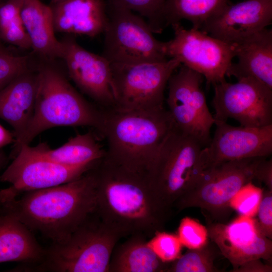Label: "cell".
I'll return each instance as SVG.
<instances>
[{
    "mask_svg": "<svg viewBox=\"0 0 272 272\" xmlns=\"http://www.w3.org/2000/svg\"><path fill=\"white\" fill-rule=\"evenodd\" d=\"M2 1V0H0V1Z\"/></svg>",
    "mask_w": 272,
    "mask_h": 272,
    "instance_id": "cell-40",
    "label": "cell"
},
{
    "mask_svg": "<svg viewBox=\"0 0 272 272\" xmlns=\"http://www.w3.org/2000/svg\"><path fill=\"white\" fill-rule=\"evenodd\" d=\"M229 4L228 0H166L165 26L186 20L191 23L192 28L200 29L205 22Z\"/></svg>",
    "mask_w": 272,
    "mask_h": 272,
    "instance_id": "cell-25",
    "label": "cell"
},
{
    "mask_svg": "<svg viewBox=\"0 0 272 272\" xmlns=\"http://www.w3.org/2000/svg\"><path fill=\"white\" fill-rule=\"evenodd\" d=\"M169 264L151 248L147 237L133 235L115 246L108 272H166Z\"/></svg>",
    "mask_w": 272,
    "mask_h": 272,
    "instance_id": "cell-24",
    "label": "cell"
},
{
    "mask_svg": "<svg viewBox=\"0 0 272 272\" xmlns=\"http://www.w3.org/2000/svg\"><path fill=\"white\" fill-rule=\"evenodd\" d=\"M9 52L10 51L5 47V46L2 44V41L0 40V53Z\"/></svg>",
    "mask_w": 272,
    "mask_h": 272,
    "instance_id": "cell-38",
    "label": "cell"
},
{
    "mask_svg": "<svg viewBox=\"0 0 272 272\" xmlns=\"http://www.w3.org/2000/svg\"><path fill=\"white\" fill-rule=\"evenodd\" d=\"M171 26L173 38L164 44L167 57L200 74L209 86L225 81L235 57L234 44L215 38L200 29H185L180 23Z\"/></svg>",
    "mask_w": 272,
    "mask_h": 272,
    "instance_id": "cell-10",
    "label": "cell"
},
{
    "mask_svg": "<svg viewBox=\"0 0 272 272\" xmlns=\"http://www.w3.org/2000/svg\"><path fill=\"white\" fill-rule=\"evenodd\" d=\"M50 7L55 32L93 37L103 33L108 23L105 0H63Z\"/></svg>",
    "mask_w": 272,
    "mask_h": 272,
    "instance_id": "cell-18",
    "label": "cell"
},
{
    "mask_svg": "<svg viewBox=\"0 0 272 272\" xmlns=\"http://www.w3.org/2000/svg\"><path fill=\"white\" fill-rule=\"evenodd\" d=\"M207 228L209 239L233 269L256 259L271 263V240L261 234L254 217L239 215L228 224L209 222Z\"/></svg>",
    "mask_w": 272,
    "mask_h": 272,
    "instance_id": "cell-16",
    "label": "cell"
},
{
    "mask_svg": "<svg viewBox=\"0 0 272 272\" xmlns=\"http://www.w3.org/2000/svg\"><path fill=\"white\" fill-rule=\"evenodd\" d=\"M22 0L0 1V40L20 48H31L21 15Z\"/></svg>",
    "mask_w": 272,
    "mask_h": 272,
    "instance_id": "cell-26",
    "label": "cell"
},
{
    "mask_svg": "<svg viewBox=\"0 0 272 272\" xmlns=\"http://www.w3.org/2000/svg\"><path fill=\"white\" fill-rule=\"evenodd\" d=\"M213 86L215 121L232 118L241 126L251 127L272 124V89L251 78L234 83L225 80Z\"/></svg>",
    "mask_w": 272,
    "mask_h": 272,
    "instance_id": "cell-12",
    "label": "cell"
},
{
    "mask_svg": "<svg viewBox=\"0 0 272 272\" xmlns=\"http://www.w3.org/2000/svg\"><path fill=\"white\" fill-rule=\"evenodd\" d=\"M222 255L217 246L211 240L203 246L189 249L170 262L166 272H219L215 261Z\"/></svg>",
    "mask_w": 272,
    "mask_h": 272,
    "instance_id": "cell-27",
    "label": "cell"
},
{
    "mask_svg": "<svg viewBox=\"0 0 272 272\" xmlns=\"http://www.w3.org/2000/svg\"><path fill=\"white\" fill-rule=\"evenodd\" d=\"M204 146L175 124L157 154L150 178L165 206L171 211L202 171L200 155Z\"/></svg>",
    "mask_w": 272,
    "mask_h": 272,
    "instance_id": "cell-6",
    "label": "cell"
},
{
    "mask_svg": "<svg viewBox=\"0 0 272 272\" xmlns=\"http://www.w3.org/2000/svg\"><path fill=\"white\" fill-rule=\"evenodd\" d=\"M21 149L30 154L69 166L98 161L105 155V149L93 131L77 134L56 149H51L46 143H39L35 147L25 145Z\"/></svg>",
    "mask_w": 272,
    "mask_h": 272,
    "instance_id": "cell-23",
    "label": "cell"
},
{
    "mask_svg": "<svg viewBox=\"0 0 272 272\" xmlns=\"http://www.w3.org/2000/svg\"><path fill=\"white\" fill-rule=\"evenodd\" d=\"M37 70L28 69L0 91V118L14 129L15 141L27 126L34 110Z\"/></svg>",
    "mask_w": 272,
    "mask_h": 272,
    "instance_id": "cell-20",
    "label": "cell"
},
{
    "mask_svg": "<svg viewBox=\"0 0 272 272\" xmlns=\"http://www.w3.org/2000/svg\"><path fill=\"white\" fill-rule=\"evenodd\" d=\"M272 0H245L227 5L200 30L229 43L238 42L271 24Z\"/></svg>",
    "mask_w": 272,
    "mask_h": 272,
    "instance_id": "cell-17",
    "label": "cell"
},
{
    "mask_svg": "<svg viewBox=\"0 0 272 272\" xmlns=\"http://www.w3.org/2000/svg\"><path fill=\"white\" fill-rule=\"evenodd\" d=\"M257 219H255L258 230L264 237L272 239V190L267 189L263 192L258 206Z\"/></svg>",
    "mask_w": 272,
    "mask_h": 272,
    "instance_id": "cell-33",
    "label": "cell"
},
{
    "mask_svg": "<svg viewBox=\"0 0 272 272\" xmlns=\"http://www.w3.org/2000/svg\"><path fill=\"white\" fill-rule=\"evenodd\" d=\"M148 244L164 262H171L181 255L183 245L177 234L158 231L148 241Z\"/></svg>",
    "mask_w": 272,
    "mask_h": 272,
    "instance_id": "cell-29",
    "label": "cell"
},
{
    "mask_svg": "<svg viewBox=\"0 0 272 272\" xmlns=\"http://www.w3.org/2000/svg\"><path fill=\"white\" fill-rule=\"evenodd\" d=\"M21 15L31 48L49 59L61 58L62 44L55 36L50 6L40 0H22Z\"/></svg>",
    "mask_w": 272,
    "mask_h": 272,
    "instance_id": "cell-21",
    "label": "cell"
},
{
    "mask_svg": "<svg viewBox=\"0 0 272 272\" xmlns=\"http://www.w3.org/2000/svg\"><path fill=\"white\" fill-rule=\"evenodd\" d=\"M45 251L33 231L19 220L10 215H0V263L36 264L42 259Z\"/></svg>",
    "mask_w": 272,
    "mask_h": 272,
    "instance_id": "cell-22",
    "label": "cell"
},
{
    "mask_svg": "<svg viewBox=\"0 0 272 272\" xmlns=\"http://www.w3.org/2000/svg\"><path fill=\"white\" fill-rule=\"evenodd\" d=\"M0 175V181L11 185L0 190V204L17 198L24 192L44 189L75 180L101 160L69 166L30 154L21 149Z\"/></svg>",
    "mask_w": 272,
    "mask_h": 272,
    "instance_id": "cell-13",
    "label": "cell"
},
{
    "mask_svg": "<svg viewBox=\"0 0 272 272\" xmlns=\"http://www.w3.org/2000/svg\"><path fill=\"white\" fill-rule=\"evenodd\" d=\"M107 2L127 9L145 19L154 33L166 27L164 10L166 0H107Z\"/></svg>",
    "mask_w": 272,
    "mask_h": 272,
    "instance_id": "cell-28",
    "label": "cell"
},
{
    "mask_svg": "<svg viewBox=\"0 0 272 272\" xmlns=\"http://www.w3.org/2000/svg\"><path fill=\"white\" fill-rule=\"evenodd\" d=\"M231 272H271V265L264 263L260 259L246 261L238 267L233 268Z\"/></svg>",
    "mask_w": 272,
    "mask_h": 272,
    "instance_id": "cell-35",
    "label": "cell"
},
{
    "mask_svg": "<svg viewBox=\"0 0 272 272\" xmlns=\"http://www.w3.org/2000/svg\"><path fill=\"white\" fill-rule=\"evenodd\" d=\"M174 123L164 107L150 110H106L100 135L105 139L104 158L148 176L163 141Z\"/></svg>",
    "mask_w": 272,
    "mask_h": 272,
    "instance_id": "cell-3",
    "label": "cell"
},
{
    "mask_svg": "<svg viewBox=\"0 0 272 272\" xmlns=\"http://www.w3.org/2000/svg\"><path fill=\"white\" fill-rule=\"evenodd\" d=\"M180 62L166 60L137 63H111L114 109L150 110L164 107L168 80Z\"/></svg>",
    "mask_w": 272,
    "mask_h": 272,
    "instance_id": "cell-9",
    "label": "cell"
},
{
    "mask_svg": "<svg viewBox=\"0 0 272 272\" xmlns=\"http://www.w3.org/2000/svg\"><path fill=\"white\" fill-rule=\"evenodd\" d=\"M203 78L181 64L168 80L166 101L175 125L197 139L205 147L211 140L215 119L201 88Z\"/></svg>",
    "mask_w": 272,
    "mask_h": 272,
    "instance_id": "cell-11",
    "label": "cell"
},
{
    "mask_svg": "<svg viewBox=\"0 0 272 272\" xmlns=\"http://www.w3.org/2000/svg\"><path fill=\"white\" fill-rule=\"evenodd\" d=\"M177 235L182 245L189 249L199 248L209 240L207 227L188 217L180 221Z\"/></svg>",
    "mask_w": 272,
    "mask_h": 272,
    "instance_id": "cell-31",
    "label": "cell"
},
{
    "mask_svg": "<svg viewBox=\"0 0 272 272\" xmlns=\"http://www.w3.org/2000/svg\"><path fill=\"white\" fill-rule=\"evenodd\" d=\"M108 20L102 55L111 63H137L167 59L165 42L157 40L143 17L107 2Z\"/></svg>",
    "mask_w": 272,
    "mask_h": 272,
    "instance_id": "cell-8",
    "label": "cell"
},
{
    "mask_svg": "<svg viewBox=\"0 0 272 272\" xmlns=\"http://www.w3.org/2000/svg\"><path fill=\"white\" fill-rule=\"evenodd\" d=\"M29 69L27 56L16 55L11 52L0 53V91Z\"/></svg>",
    "mask_w": 272,
    "mask_h": 272,
    "instance_id": "cell-32",
    "label": "cell"
},
{
    "mask_svg": "<svg viewBox=\"0 0 272 272\" xmlns=\"http://www.w3.org/2000/svg\"><path fill=\"white\" fill-rule=\"evenodd\" d=\"M254 179L262 183L272 190V160L263 158L257 164L254 173Z\"/></svg>",
    "mask_w": 272,
    "mask_h": 272,
    "instance_id": "cell-34",
    "label": "cell"
},
{
    "mask_svg": "<svg viewBox=\"0 0 272 272\" xmlns=\"http://www.w3.org/2000/svg\"><path fill=\"white\" fill-rule=\"evenodd\" d=\"M215 124L214 137L200 153L202 170L226 162L271 155L272 124L235 126L222 121H215Z\"/></svg>",
    "mask_w": 272,
    "mask_h": 272,
    "instance_id": "cell-14",
    "label": "cell"
},
{
    "mask_svg": "<svg viewBox=\"0 0 272 272\" xmlns=\"http://www.w3.org/2000/svg\"><path fill=\"white\" fill-rule=\"evenodd\" d=\"M121 236L95 212L63 243L45 248L38 263L21 264L15 271L108 272L113 250Z\"/></svg>",
    "mask_w": 272,
    "mask_h": 272,
    "instance_id": "cell-5",
    "label": "cell"
},
{
    "mask_svg": "<svg viewBox=\"0 0 272 272\" xmlns=\"http://www.w3.org/2000/svg\"><path fill=\"white\" fill-rule=\"evenodd\" d=\"M9 158V157L6 155V153L0 150V171L7 164Z\"/></svg>",
    "mask_w": 272,
    "mask_h": 272,
    "instance_id": "cell-37",
    "label": "cell"
},
{
    "mask_svg": "<svg viewBox=\"0 0 272 272\" xmlns=\"http://www.w3.org/2000/svg\"><path fill=\"white\" fill-rule=\"evenodd\" d=\"M234 44L235 57L226 76L255 79L272 89V30L265 28Z\"/></svg>",
    "mask_w": 272,
    "mask_h": 272,
    "instance_id": "cell-19",
    "label": "cell"
},
{
    "mask_svg": "<svg viewBox=\"0 0 272 272\" xmlns=\"http://www.w3.org/2000/svg\"><path fill=\"white\" fill-rule=\"evenodd\" d=\"M63 1V0H51V4L50 5L54 4L55 3H57L59 2L60 1Z\"/></svg>",
    "mask_w": 272,
    "mask_h": 272,
    "instance_id": "cell-39",
    "label": "cell"
},
{
    "mask_svg": "<svg viewBox=\"0 0 272 272\" xmlns=\"http://www.w3.org/2000/svg\"><path fill=\"white\" fill-rule=\"evenodd\" d=\"M263 190L250 182L244 185L231 200L230 206L239 215L254 217L256 215Z\"/></svg>",
    "mask_w": 272,
    "mask_h": 272,
    "instance_id": "cell-30",
    "label": "cell"
},
{
    "mask_svg": "<svg viewBox=\"0 0 272 272\" xmlns=\"http://www.w3.org/2000/svg\"><path fill=\"white\" fill-rule=\"evenodd\" d=\"M15 142L13 132L5 128L0 124V150L4 147Z\"/></svg>",
    "mask_w": 272,
    "mask_h": 272,
    "instance_id": "cell-36",
    "label": "cell"
},
{
    "mask_svg": "<svg viewBox=\"0 0 272 272\" xmlns=\"http://www.w3.org/2000/svg\"><path fill=\"white\" fill-rule=\"evenodd\" d=\"M94 167L72 181L25 192L20 197L0 204V215L14 216L52 243H63L96 212Z\"/></svg>",
    "mask_w": 272,
    "mask_h": 272,
    "instance_id": "cell-2",
    "label": "cell"
},
{
    "mask_svg": "<svg viewBox=\"0 0 272 272\" xmlns=\"http://www.w3.org/2000/svg\"><path fill=\"white\" fill-rule=\"evenodd\" d=\"M263 158L267 157L226 162L202 170L191 187L175 203L174 210L199 208L213 218L222 220L230 214L233 196L254 179L256 166Z\"/></svg>",
    "mask_w": 272,
    "mask_h": 272,
    "instance_id": "cell-7",
    "label": "cell"
},
{
    "mask_svg": "<svg viewBox=\"0 0 272 272\" xmlns=\"http://www.w3.org/2000/svg\"><path fill=\"white\" fill-rule=\"evenodd\" d=\"M96 213L121 237L147 238L164 231L173 212L163 203L150 177L114 164L104 157L94 167Z\"/></svg>",
    "mask_w": 272,
    "mask_h": 272,
    "instance_id": "cell-1",
    "label": "cell"
},
{
    "mask_svg": "<svg viewBox=\"0 0 272 272\" xmlns=\"http://www.w3.org/2000/svg\"><path fill=\"white\" fill-rule=\"evenodd\" d=\"M61 56L70 79L79 89L104 110L115 108L111 63L69 37L61 41Z\"/></svg>",
    "mask_w": 272,
    "mask_h": 272,
    "instance_id": "cell-15",
    "label": "cell"
},
{
    "mask_svg": "<svg viewBox=\"0 0 272 272\" xmlns=\"http://www.w3.org/2000/svg\"><path fill=\"white\" fill-rule=\"evenodd\" d=\"M37 90L33 114L22 134L16 139L9 158L38 134L57 126H85L100 135L106 110L86 100L59 70L49 65L37 69Z\"/></svg>",
    "mask_w": 272,
    "mask_h": 272,
    "instance_id": "cell-4",
    "label": "cell"
}]
</instances>
